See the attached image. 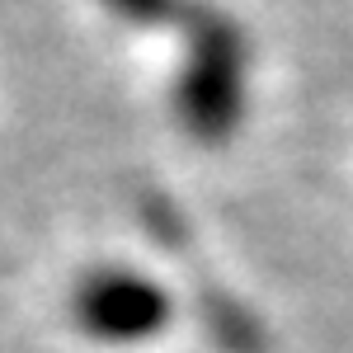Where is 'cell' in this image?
<instances>
[{"label": "cell", "instance_id": "obj_1", "mask_svg": "<svg viewBox=\"0 0 353 353\" xmlns=\"http://www.w3.org/2000/svg\"><path fill=\"white\" fill-rule=\"evenodd\" d=\"M71 316L90 339L141 344L170 321V292L137 269H99L76 283Z\"/></svg>", "mask_w": 353, "mask_h": 353}, {"label": "cell", "instance_id": "obj_2", "mask_svg": "<svg viewBox=\"0 0 353 353\" xmlns=\"http://www.w3.org/2000/svg\"><path fill=\"white\" fill-rule=\"evenodd\" d=\"M245 99V48L231 24H212L198 33L184 81H179V118L198 137H221L241 118Z\"/></svg>", "mask_w": 353, "mask_h": 353}, {"label": "cell", "instance_id": "obj_3", "mask_svg": "<svg viewBox=\"0 0 353 353\" xmlns=\"http://www.w3.org/2000/svg\"><path fill=\"white\" fill-rule=\"evenodd\" d=\"M104 5L118 10L123 19H137V24H156V19L179 14V0H104Z\"/></svg>", "mask_w": 353, "mask_h": 353}]
</instances>
